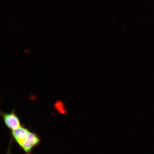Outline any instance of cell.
I'll return each instance as SVG.
<instances>
[{
  "label": "cell",
  "mask_w": 154,
  "mask_h": 154,
  "mask_svg": "<svg viewBox=\"0 0 154 154\" xmlns=\"http://www.w3.org/2000/svg\"><path fill=\"white\" fill-rule=\"evenodd\" d=\"M1 114L6 126L9 129L12 131L21 126L20 119L14 110L9 113L1 112Z\"/></svg>",
  "instance_id": "2"
},
{
  "label": "cell",
  "mask_w": 154,
  "mask_h": 154,
  "mask_svg": "<svg viewBox=\"0 0 154 154\" xmlns=\"http://www.w3.org/2000/svg\"><path fill=\"white\" fill-rule=\"evenodd\" d=\"M40 142V138L37 134L29 131L20 146L25 152L29 154L31 152L34 148L39 144Z\"/></svg>",
  "instance_id": "1"
},
{
  "label": "cell",
  "mask_w": 154,
  "mask_h": 154,
  "mask_svg": "<svg viewBox=\"0 0 154 154\" xmlns=\"http://www.w3.org/2000/svg\"><path fill=\"white\" fill-rule=\"evenodd\" d=\"M55 108L57 111L61 113V114H65L66 113V110L65 109L64 104L63 102L57 101L54 105Z\"/></svg>",
  "instance_id": "4"
},
{
  "label": "cell",
  "mask_w": 154,
  "mask_h": 154,
  "mask_svg": "<svg viewBox=\"0 0 154 154\" xmlns=\"http://www.w3.org/2000/svg\"><path fill=\"white\" fill-rule=\"evenodd\" d=\"M7 154H10V149H9V151H8Z\"/></svg>",
  "instance_id": "5"
},
{
  "label": "cell",
  "mask_w": 154,
  "mask_h": 154,
  "mask_svg": "<svg viewBox=\"0 0 154 154\" xmlns=\"http://www.w3.org/2000/svg\"><path fill=\"white\" fill-rule=\"evenodd\" d=\"M29 131L27 128L22 126L12 131L11 134L14 139L19 146L28 136Z\"/></svg>",
  "instance_id": "3"
}]
</instances>
